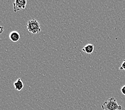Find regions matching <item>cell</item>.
<instances>
[{
  "label": "cell",
  "mask_w": 125,
  "mask_h": 110,
  "mask_svg": "<svg viewBox=\"0 0 125 110\" xmlns=\"http://www.w3.org/2000/svg\"><path fill=\"white\" fill-rule=\"evenodd\" d=\"M120 70H125V60H124L122 63L121 66L119 68Z\"/></svg>",
  "instance_id": "obj_7"
},
{
  "label": "cell",
  "mask_w": 125,
  "mask_h": 110,
  "mask_svg": "<svg viewBox=\"0 0 125 110\" xmlns=\"http://www.w3.org/2000/svg\"><path fill=\"white\" fill-rule=\"evenodd\" d=\"M103 110H121L122 106L119 104L117 100L114 97H111L105 101L102 105Z\"/></svg>",
  "instance_id": "obj_1"
},
{
  "label": "cell",
  "mask_w": 125,
  "mask_h": 110,
  "mask_svg": "<svg viewBox=\"0 0 125 110\" xmlns=\"http://www.w3.org/2000/svg\"><path fill=\"white\" fill-rule=\"evenodd\" d=\"M9 37L11 41L13 42H17L19 41L20 39V35L18 32L16 31H13L10 32Z\"/></svg>",
  "instance_id": "obj_4"
},
{
  "label": "cell",
  "mask_w": 125,
  "mask_h": 110,
  "mask_svg": "<svg viewBox=\"0 0 125 110\" xmlns=\"http://www.w3.org/2000/svg\"><path fill=\"white\" fill-rule=\"evenodd\" d=\"M28 31L33 34H39L41 31V28L40 22L36 19L29 20L27 22V25Z\"/></svg>",
  "instance_id": "obj_2"
},
{
  "label": "cell",
  "mask_w": 125,
  "mask_h": 110,
  "mask_svg": "<svg viewBox=\"0 0 125 110\" xmlns=\"http://www.w3.org/2000/svg\"><path fill=\"white\" fill-rule=\"evenodd\" d=\"M26 5V0H16L13 3V11L14 12H17L21 10L25 9Z\"/></svg>",
  "instance_id": "obj_3"
},
{
  "label": "cell",
  "mask_w": 125,
  "mask_h": 110,
  "mask_svg": "<svg viewBox=\"0 0 125 110\" xmlns=\"http://www.w3.org/2000/svg\"><path fill=\"white\" fill-rule=\"evenodd\" d=\"M4 31V27L3 26H0V34L3 33ZM1 39V38H0Z\"/></svg>",
  "instance_id": "obj_9"
},
{
  "label": "cell",
  "mask_w": 125,
  "mask_h": 110,
  "mask_svg": "<svg viewBox=\"0 0 125 110\" xmlns=\"http://www.w3.org/2000/svg\"><path fill=\"white\" fill-rule=\"evenodd\" d=\"M13 86L16 91H21L23 89L24 84H23V83L22 81V80L21 79V78H18L14 83Z\"/></svg>",
  "instance_id": "obj_5"
},
{
  "label": "cell",
  "mask_w": 125,
  "mask_h": 110,
  "mask_svg": "<svg viewBox=\"0 0 125 110\" xmlns=\"http://www.w3.org/2000/svg\"><path fill=\"white\" fill-rule=\"evenodd\" d=\"M94 47L92 44H87L83 47L82 49V51L85 52L87 54H91L94 51Z\"/></svg>",
  "instance_id": "obj_6"
},
{
  "label": "cell",
  "mask_w": 125,
  "mask_h": 110,
  "mask_svg": "<svg viewBox=\"0 0 125 110\" xmlns=\"http://www.w3.org/2000/svg\"><path fill=\"white\" fill-rule=\"evenodd\" d=\"M121 92L122 94L125 95V85H124L123 87L121 88Z\"/></svg>",
  "instance_id": "obj_8"
}]
</instances>
